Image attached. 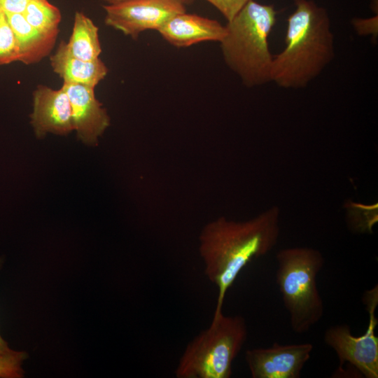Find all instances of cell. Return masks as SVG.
<instances>
[{"instance_id": "6da1fadb", "label": "cell", "mask_w": 378, "mask_h": 378, "mask_svg": "<svg viewBox=\"0 0 378 378\" xmlns=\"http://www.w3.org/2000/svg\"><path fill=\"white\" fill-rule=\"evenodd\" d=\"M280 209L274 206L247 220L220 217L207 223L199 236L204 272L218 289L213 316L222 312L226 293L252 260L270 253L280 234Z\"/></svg>"}, {"instance_id": "7a4b0ae2", "label": "cell", "mask_w": 378, "mask_h": 378, "mask_svg": "<svg viewBox=\"0 0 378 378\" xmlns=\"http://www.w3.org/2000/svg\"><path fill=\"white\" fill-rule=\"evenodd\" d=\"M285 48L273 55L272 81L283 88H305L333 59L334 36L326 10L311 0H294Z\"/></svg>"}, {"instance_id": "3957f363", "label": "cell", "mask_w": 378, "mask_h": 378, "mask_svg": "<svg viewBox=\"0 0 378 378\" xmlns=\"http://www.w3.org/2000/svg\"><path fill=\"white\" fill-rule=\"evenodd\" d=\"M276 16L272 5L251 0L225 26V34L219 42L223 59L248 88L272 81L269 36Z\"/></svg>"}, {"instance_id": "277c9868", "label": "cell", "mask_w": 378, "mask_h": 378, "mask_svg": "<svg viewBox=\"0 0 378 378\" xmlns=\"http://www.w3.org/2000/svg\"><path fill=\"white\" fill-rule=\"evenodd\" d=\"M276 282L293 332L309 331L322 318L324 304L316 278L325 264L321 252L308 246L288 247L276 255Z\"/></svg>"}, {"instance_id": "5b68a950", "label": "cell", "mask_w": 378, "mask_h": 378, "mask_svg": "<svg viewBox=\"0 0 378 378\" xmlns=\"http://www.w3.org/2000/svg\"><path fill=\"white\" fill-rule=\"evenodd\" d=\"M248 338L245 318L240 315L213 316L209 326L186 346L177 367V378H230L232 363Z\"/></svg>"}, {"instance_id": "8992f818", "label": "cell", "mask_w": 378, "mask_h": 378, "mask_svg": "<svg viewBox=\"0 0 378 378\" xmlns=\"http://www.w3.org/2000/svg\"><path fill=\"white\" fill-rule=\"evenodd\" d=\"M363 302L368 313V324L364 334L354 336L347 324L330 326L323 335L324 343L331 348L339 359V369L345 364L351 366L365 378L378 377V337L375 315L378 304V286L365 291Z\"/></svg>"}, {"instance_id": "52a82bcc", "label": "cell", "mask_w": 378, "mask_h": 378, "mask_svg": "<svg viewBox=\"0 0 378 378\" xmlns=\"http://www.w3.org/2000/svg\"><path fill=\"white\" fill-rule=\"evenodd\" d=\"M188 0H125L104 6V22L134 39L146 30L158 31L172 17L186 12Z\"/></svg>"}, {"instance_id": "ba28073f", "label": "cell", "mask_w": 378, "mask_h": 378, "mask_svg": "<svg viewBox=\"0 0 378 378\" xmlns=\"http://www.w3.org/2000/svg\"><path fill=\"white\" fill-rule=\"evenodd\" d=\"M313 349L308 342H274L270 347L248 349L245 360L253 378H299Z\"/></svg>"}, {"instance_id": "9c48e42d", "label": "cell", "mask_w": 378, "mask_h": 378, "mask_svg": "<svg viewBox=\"0 0 378 378\" xmlns=\"http://www.w3.org/2000/svg\"><path fill=\"white\" fill-rule=\"evenodd\" d=\"M62 88L69 99L74 128L78 136L86 144L96 145L110 125V117L97 99L94 88L66 82Z\"/></svg>"}, {"instance_id": "30bf717a", "label": "cell", "mask_w": 378, "mask_h": 378, "mask_svg": "<svg viewBox=\"0 0 378 378\" xmlns=\"http://www.w3.org/2000/svg\"><path fill=\"white\" fill-rule=\"evenodd\" d=\"M31 119L38 137L49 132L64 135L74 130L69 99L62 88L38 86L34 92Z\"/></svg>"}, {"instance_id": "8fae6325", "label": "cell", "mask_w": 378, "mask_h": 378, "mask_svg": "<svg viewBox=\"0 0 378 378\" xmlns=\"http://www.w3.org/2000/svg\"><path fill=\"white\" fill-rule=\"evenodd\" d=\"M158 31L171 45L185 48L204 41L220 42L225 27L215 20L185 12L170 18Z\"/></svg>"}, {"instance_id": "7c38bea8", "label": "cell", "mask_w": 378, "mask_h": 378, "mask_svg": "<svg viewBox=\"0 0 378 378\" xmlns=\"http://www.w3.org/2000/svg\"><path fill=\"white\" fill-rule=\"evenodd\" d=\"M52 70L66 83L81 84L94 88L103 80L108 68L99 59L85 61L72 56L64 42H61L56 52L50 57Z\"/></svg>"}, {"instance_id": "4fadbf2b", "label": "cell", "mask_w": 378, "mask_h": 378, "mask_svg": "<svg viewBox=\"0 0 378 378\" xmlns=\"http://www.w3.org/2000/svg\"><path fill=\"white\" fill-rule=\"evenodd\" d=\"M5 13L17 41L19 61L25 64H33L50 52L58 33H46L34 28L27 22L22 14Z\"/></svg>"}, {"instance_id": "5bb4252c", "label": "cell", "mask_w": 378, "mask_h": 378, "mask_svg": "<svg viewBox=\"0 0 378 378\" xmlns=\"http://www.w3.org/2000/svg\"><path fill=\"white\" fill-rule=\"evenodd\" d=\"M98 27L82 12H76L72 34L65 43L68 52L74 57L85 61L99 58L102 48Z\"/></svg>"}, {"instance_id": "9a60e30c", "label": "cell", "mask_w": 378, "mask_h": 378, "mask_svg": "<svg viewBox=\"0 0 378 378\" xmlns=\"http://www.w3.org/2000/svg\"><path fill=\"white\" fill-rule=\"evenodd\" d=\"M22 15L34 28L46 33H59V10L48 0H29Z\"/></svg>"}, {"instance_id": "2e32d148", "label": "cell", "mask_w": 378, "mask_h": 378, "mask_svg": "<svg viewBox=\"0 0 378 378\" xmlns=\"http://www.w3.org/2000/svg\"><path fill=\"white\" fill-rule=\"evenodd\" d=\"M20 53L14 32L5 12L0 8V65L19 61Z\"/></svg>"}, {"instance_id": "e0dca14e", "label": "cell", "mask_w": 378, "mask_h": 378, "mask_svg": "<svg viewBox=\"0 0 378 378\" xmlns=\"http://www.w3.org/2000/svg\"><path fill=\"white\" fill-rule=\"evenodd\" d=\"M27 357L26 351L18 350L11 354L0 356V378L24 377L22 364Z\"/></svg>"}, {"instance_id": "ac0fdd59", "label": "cell", "mask_w": 378, "mask_h": 378, "mask_svg": "<svg viewBox=\"0 0 378 378\" xmlns=\"http://www.w3.org/2000/svg\"><path fill=\"white\" fill-rule=\"evenodd\" d=\"M230 20L251 0H206Z\"/></svg>"}, {"instance_id": "d6986e66", "label": "cell", "mask_w": 378, "mask_h": 378, "mask_svg": "<svg viewBox=\"0 0 378 378\" xmlns=\"http://www.w3.org/2000/svg\"><path fill=\"white\" fill-rule=\"evenodd\" d=\"M29 0H0V8L6 13L22 14Z\"/></svg>"}, {"instance_id": "ffe728a7", "label": "cell", "mask_w": 378, "mask_h": 378, "mask_svg": "<svg viewBox=\"0 0 378 378\" xmlns=\"http://www.w3.org/2000/svg\"><path fill=\"white\" fill-rule=\"evenodd\" d=\"M4 259L0 256V270L4 265ZM16 350L12 349L8 342L3 337L0 332V356H7L14 353Z\"/></svg>"}, {"instance_id": "44dd1931", "label": "cell", "mask_w": 378, "mask_h": 378, "mask_svg": "<svg viewBox=\"0 0 378 378\" xmlns=\"http://www.w3.org/2000/svg\"><path fill=\"white\" fill-rule=\"evenodd\" d=\"M102 1L107 3V4H117V3L125 1V0H102Z\"/></svg>"}]
</instances>
